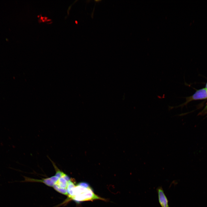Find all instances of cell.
Instances as JSON below:
<instances>
[{
    "label": "cell",
    "mask_w": 207,
    "mask_h": 207,
    "mask_svg": "<svg viewBox=\"0 0 207 207\" xmlns=\"http://www.w3.org/2000/svg\"><path fill=\"white\" fill-rule=\"evenodd\" d=\"M67 193L69 197L78 202L93 201L97 200H105L95 194L87 183H82L75 185L70 179L67 187Z\"/></svg>",
    "instance_id": "1"
},
{
    "label": "cell",
    "mask_w": 207,
    "mask_h": 207,
    "mask_svg": "<svg viewBox=\"0 0 207 207\" xmlns=\"http://www.w3.org/2000/svg\"><path fill=\"white\" fill-rule=\"evenodd\" d=\"M159 203L161 207H169L168 200L162 187H159L157 189Z\"/></svg>",
    "instance_id": "3"
},
{
    "label": "cell",
    "mask_w": 207,
    "mask_h": 207,
    "mask_svg": "<svg viewBox=\"0 0 207 207\" xmlns=\"http://www.w3.org/2000/svg\"><path fill=\"white\" fill-rule=\"evenodd\" d=\"M206 109L207 108V106H206Z\"/></svg>",
    "instance_id": "5"
},
{
    "label": "cell",
    "mask_w": 207,
    "mask_h": 207,
    "mask_svg": "<svg viewBox=\"0 0 207 207\" xmlns=\"http://www.w3.org/2000/svg\"><path fill=\"white\" fill-rule=\"evenodd\" d=\"M207 90V83L206 84L205 88Z\"/></svg>",
    "instance_id": "4"
},
{
    "label": "cell",
    "mask_w": 207,
    "mask_h": 207,
    "mask_svg": "<svg viewBox=\"0 0 207 207\" xmlns=\"http://www.w3.org/2000/svg\"><path fill=\"white\" fill-rule=\"evenodd\" d=\"M186 98V101L184 103L175 107H170L169 108H176L179 107H182L192 100L207 99V90L205 88L200 89L197 91L192 96Z\"/></svg>",
    "instance_id": "2"
}]
</instances>
